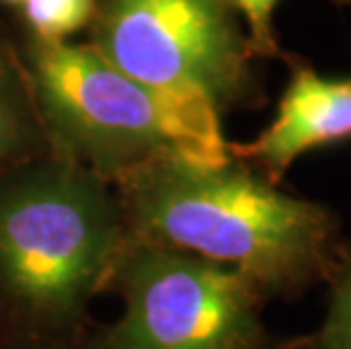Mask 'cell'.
<instances>
[{"instance_id": "6da1fadb", "label": "cell", "mask_w": 351, "mask_h": 349, "mask_svg": "<svg viewBox=\"0 0 351 349\" xmlns=\"http://www.w3.org/2000/svg\"><path fill=\"white\" fill-rule=\"evenodd\" d=\"M125 234L243 272L267 300L326 281L340 245L331 209L290 195L236 157H170L114 184Z\"/></svg>"}, {"instance_id": "7a4b0ae2", "label": "cell", "mask_w": 351, "mask_h": 349, "mask_svg": "<svg viewBox=\"0 0 351 349\" xmlns=\"http://www.w3.org/2000/svg\"><path fill=\"white\" fill-rule=\"evenodd\" d=\"M125 236L114 184L41 154L0 173V349H73Z\"/></svg>"}, {"instance_id": "3957f363", "label": "cell", "mask_w": 351, "mask_h": 349, "mask_svg": "<svg viewBox=\"0 0 351 349\" xmlns=\"http://www.w3.org/2000/svg\"><path fill=\"white\" fill-rule=\"evenodd\" d=\"M48 152L116 184L159 159L229 157L220 114L127 75L91 43L19 41Z\"/></svg>"}, {"instance_id": "277c9868", "label": "cell", "mask_w": 351, "mask_h": 349, "mask_svg": "<svg viewBox=\"0 0 351 349\" xmlns=\"http://www.w3.org/2000/svg\"><path fill=\"white\" fill-rule=\"evenodd\" d=\"M102 293L118 320L88 326L73 349H283L267 331V297L243 272L193 252L123 236Z\"/></svg>"}, {"instance_id": "5b68a950", "label": "cell", "mask_w": 351, "mask_h": 349, "mask_svg": "<svg viewBox=\"0 0 351 349\" xmlns=\"http://www.w3.org/2000/svg\"><path fill=\"white\" fill-rule=\"evenodd\" d=\"M86 32L116 69L220 116L263 100L247 34L227 0H98Z\"/></svg>"}, {"instance_id": "8992f818", "label": "cell", "mask_w": 351, "mask_h": 349, "mask_svg": "<svg viewBox=\"0 0 351 349\" xmlns=\"http://www.w3.org/2000/svg\"><path fill=\"white\" fill-rule=\"evenodd\" d=\"M345 139H351V77L324 80L300 64L293 69L274 121L250 143H227V150L279 184L304 152Z\"/></svg>"}, {"instance_id": "52a82bcc", "label": "cell", "mask_w": 351, "mask_h": 349, "mask_svg": "<svg viewBox=\"0 0 351 349\" xmlns=\"http://www.w3.org/2000/svg\"><path fill=\"white\" fill-rule=\"evenodd\" d=\"M46 152L48 139L23 53L0 29V173Z\"/></svg>"}, {"instance_id": "ba28073f", "label": "cell", "mask_w": 351, "mask_h": 349, "mask_svg": "<svg viewBox=\"0 0 351 349\" xmlns=\"http://www.w3.org/2000/svg\"><path fill=\"white\" fill-rule=\"evenodd\" d=\"M328 306L322 326L311 336L286 340L283 349H351V243H342L326 277Z\"/></svg>"}, {"instance_id": "9c48e42d", "label": "cell", "mask_w": 351, "mask_h": 349, "mask_svg": "<svg viewBox=\"0 0 351 349\" xmlns=\"http://www.w3.org/2000/svg\"><path fill=\"white\" fill-rule=\"evenodd\" d=\"M98 0H23V32L41 41H71L93 23Z\"/></svg>"}, {"instance_id": "30bf717a", "label": "cell", "mask_w": 351, "mask_h": 349, "mask_svg": "<svg viewBox=\"0 0 351 349\" xmlns=\"http://www.w3.org/2000/svg\"><path fill=\"white\" fill-rule=\"evenodd\" d=\"M236 14L247 21V43L252 57H283L272 25L274 7L279 0H227Z\"/></svg>"}, {"instance_id": "8fae6325", "label": "cell", "mask_w": 351, "mask_h": 349, "mask_svg": "<svg viewBox=\"0 0 351 349\" xmlns=\"http://www.w3.org/2000/svg\"><path fill=\"white\" fill-rule=\"evenodd\" d=\"M23 3V0H0V5L5 7H14V10H19V5Z\"/></svg>"}, {"instance_id": "7c38bea8", "label": "cell", "mask_w": 351, "mask_h": 349, "mask_svg": "<svg viewBox=\"0 0 351 349\" xmlns=\"http://www.w3.org/2000/svg\"><path fill=\"white\" fill-rule=\"evenodd\" d=\"M342 3H351V0H342Z\"/></svg>"}]
</instances>
